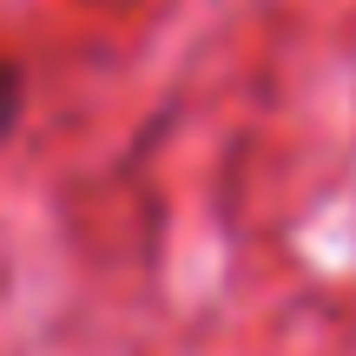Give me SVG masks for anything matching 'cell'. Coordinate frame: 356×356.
<instances>
[{
	"mask_svg": "<svg viewBox=\"0 0 356 356\" xmlns=\"http://www.w3.org/2000/svg\"><path fill=\"white\" fill-rule=\"evenodd\" d=\"M20 113H26V79H20V66L0 53V139L20 126Z\"/></svg>",
	"mask_w": 356,
	"mask_h": 356,
	"instance_id": "cell-1",
	"label": "cell"
}]
</instances>
